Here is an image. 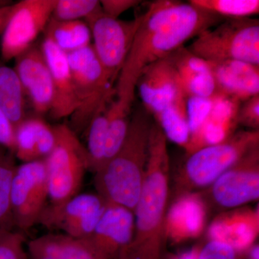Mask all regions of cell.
Segmentation results:
<instances>
[{
	"mask_svg": "<svg viewBox=\"0 0 259 259\" xmlns=\"http://www.w3.org/2000/svg\"><path fill=\"white\" fill-rule=\"evenodd\" d=\"M191 5L224 19L250 18L258 15V0H190Z\"/></svg>",
	"mask_w": 259,
	"mask_h": 259,
	"instance_id": "obj_29",
	"label": "cell"
},
{
	"mask_svg": "<svg viewBox=\"0 0 259 259\" xmlns=\"http://www.w3.org/2000/svg\"><path fill=\"white\" fill-rule=\"evenodd\" d=\"M56 0H23L13 5L2 35L1 55L4 62L15 59L35 44L45 31Z\"/></svg>",
	"mask_w": 259,
	"mask_h": 259,
	"instance_id": "obj_10",
	"label": "cell"
},
{
	"mask_svg": "<svg viewBox=\"0 0 259 259\" xmlns=\"http://www.w3.org/2000/svg\"><path fill=\"white\" fill-rule=\"evenodd\" d=\"M119 259H130L128 258H127V257L125 256V255H121L120 257V258Z\"/></svg>",
	"mask_w": 259,
	"mask_h": 259,
	"instance_id": "obj_42",
	"label": "cell"
},
{
	"mask_svg": "<svg viewBox=\"0 0 259 259\" xmlns=\"http://www.w3.org/2000/svg\"><path fill=\"white\" fill-rule=\"evenodd\" d=\"M56 141L54 127L39 116L26 117L15 127V158L23 163L45 159Z\"/></svg>",
	"mask_w": 259,
	"mask_h": 259,
	"instance_id": "obj_22",
	"label": "cell"
},
{
	"mask_svg": "<svg viewBox=\"0 0 259 259\" xmlns=\"http://www.w3.org/2000/svg\"><path fill=\"white\" fill-rule=\"evenodd\" d=\"M237 123L250 130H259V95L245 100L239 107Z\"/></svg>",
	"mask_w": 259,
	"mask_h": 259,
	"instance_id": "obj_35",
	"label": "cell"
},
{
	"mask_svg": "<svg viewBox=\"0 0 259 259\" xmlns=\"http://www.w3.org/2000/svg\"><path fill=\"white\" fill-rule=\"evenodd\" d=\"M187 49L208 62L240 61L259 66L258 19H226L199 34Z\"/></svg>",
	"mask_w": 259,
	"mask_h": 259,
	"instance_id": "obj_5",
	"label": "cell"
},
{
	"mask_svg": "<svg viewBox=\"0 0 259 259\" xmlns=\"http://www.w3.org/2000/svg\"><path fill=\"white\" fill-rule=\"evenodd\" d=\"M249 259H259V247L258 245H253L250 248Z\"/></svg>",
	"mask_w": 259,
	"mask_h": 259,
	"instance_id": "obj_41",
	"label": "cell"
},
{
	"mask_svg": "<svg viewBox=\"0 0 259 259\" xmlns=\"http://www.w3.org/2000/svg\"><path fill=\"white\" fill-rule=\"evenodd\" d=\"M15 60L14 69L34 112L39 117L49 113L54 101V84L40 46L34 44Z\"/></svg>",
	"mask_w": 259,
	"mask_h": 259,
	"instance_id": "obj_13",
	"label": "cell"
},
{
	"mask_svg": "<svg viewBox=\"0 0 259 259\" xmlns=\"http://www.w3.org/2000/svg\"><path fill=\"white\" fill-rule=\"evenodd\" d=\"M66 55L79 103L77 110L71 116L69 126L77 134L87 131L95 116L106 109L115 90L92 44Z\"/></svg>",
	"mask_w": 259,
	"mask_h": 259,
	"instance_id": "obj_6",
	"label": "cell"
},
{
	"mask_svg": "<svg viewBox=\"0 0 259 259\" xmlns=\"http://www.w3.org/2000/svg\"><path fill=\"white\" fill-rule=\"evenodd\" d=\"M102 11L97 0H56L51 19L56 21L87 20Z\"/></svg>",
	"mask_w": 259,
	"mask_h": 259,
	"instance_id": "obj_30",
	"label": "cell"
},
{
	"mask_svg": "<svg viewBox=\"0 0 259 259\" xmlns=\"http://www.w3.org/2000/svg\"><path fill=\"white\" fill-rule=\"evenodd\" d=\"M52 78L54 101L49 112L56 120L71 117L79 107L73 83L67 55L49 37H44L40 45Z\"/></svg>",
	"mask_w": 259,
	"mask_h": 259,
	"instance_id": "obj_18",
	"label": "cell"
},
{
	"mask_svg": "<svg viewBox=\"0 0 259 259\" xmlns=\"http://www.w3.org/2000/svg\"><path fill=\"white\" fill-rule=\"evenodd\" d=\"M153 116L140 107L131 116L127 135L119 151L95 174L97 194L107 203L134 212L144 182Z\"/></svg>",
	"mask_w": 259,
	"mask_h": 259,
	"instance_id": "obj_3",
	"label": "cell"
},
{
	"mask_svg": "<svg viewBox=\"0 0 259 259\" xmlns=\"http://www.w3.org/2000/svg\"><path fill=\"white\" fill-rule=\"evenodd\" d=\"M226 19L190 3L173 0L153 2L140 25L117 80V98L134 102L136 83L148 64L183 47L192 37Z\"/></svg>",
	"mask_w": 259,
	"mask_h": 259,
	"instance_id": "obj_1",
	"label": "cell"
},
{
	"mask_svg": "<svg viewBox=\"0 0 259 259\" xmlns=\"http://www.w3.org/2000/svg\"><path fill=\"white\" fill-rule=\"evenodd\" d=\"M208 187V199L221 208H236L258 200L259 146L252 148Z\"/></svg>",
	"mask_w": 259,
	"mask_h": 259,
	"instance_id": "obj_12",
	"label": "cell"
},
{
	"mask_svg": "<svg viewBox=\"0 0 259 259\" xmlns=\"http://www.w3.org/2000/svg\"><path fill=\"white\" fill-rule=\"evenodd\" d=\"M200 247L195 246L194 248L182 252L180 254L175 255L171 259H198Z\"/></svg>",
	"mask_w": 259,
	"mask_h": 259,
	"instance_id": "obj_40",
	"label": "cell"
},
{
	"mask_svg": "<svg viewBox=\"0 0 259 259\" xmlns=\"http://www.w3.org/2000/svg\"><path fill=\"white\" fill-rule=\"evenodd\" d=\"M13 5L6 7V8H0V36L3 35L5 27L9 20Z\"/></svg>",
	"mask_w": 259,
	"mask_h": 259,
	"instance_id": "obj_39",
	"label": "cell"
},
{
	"mask_svg": "<svg viewBox=\"0 0 259 259\" xmlns=\"http://www.w3.org/2000/svg\"><path fill=\"white\" fill-rule=\"evenodd\" d=\"M177 74L181 88L187 98L214 99L218 93L209 63L181 47L167 56Z\"/></svg>",
	"mask_w": 259,
	"mask_h": 259,
	"instance_id": "obj_20",
	"label": "cell"
},
{
	"mask_svg": "<svg viewBox=\"0 0 259 259\" xmlns=\"http://www.w3.org/2000/svg\"><path fill=\"white\" fill-rule=\"evenodd\" d=\"M56 145L45 158L49 199L51 204L64 202L79 194L89 170L86 147L67 124L54 126Z\"/></svg>",
	"mask_w": 259,
	"mask_h": 259,
	"instance_id": "obj_7",
	"label": "cell"
},
{
	"mask_svg": "<svg viewBox=\"0 0 259 259\" xmlns=\"http://www.w3.org/2000/svg\"><path fill=\"white\" fill-rule=\"evenodd\" d=\"M143 20V14L134 20L110 18L103 12L85 20L91 30L92 44L102 69L115 83L132 47L135 35Z\"/></svg>",
	"mask_w": 259,
	"mask_h": 259,
	"instance_id": "obj_8",
	"label": "cell"
},
{
	"mask_svg": "<svg viewBox=\"0 0 259 259\" xmlns=\"http://www.w3.org/2000/svg\"><path fill=\"white\" fill-rule=\"evenodd\" d=\"M57 259H105L87 238L61 235Z\"/></svg>",
	"mask_w": 259,
	"mask_h": 259,
	"instance_id": "obj_31",
	"label": "cell"
},
{
	"mask_svg": "<svg viewBox=\"0 0 259 259\" xmlns=\"http://www.w3.org/2000/svg\"><path fill=\"white\" fill-rule=\"evenodd\" d=\"M106 206L98 194H78L61 203L46 206L38 223L60 230L65 236L84 239L93 234Z\"/></svg>",
	"mask_w": 259,
	"mask_h": 259,
	"instance_id": "obj_11",
	"label": "cell"
},
{
	"mask_svg": "<svg viewBox=\"0 0 259 259\" xmlns=\"http://www.w3.org/2000/svg\"><path fill=\"white\" fill-rule=\"evenodd\" d=\"M236 250L220 242L209 241L199 250L198 259H236Z\"/></svg>",
	"mask_w": 259,
	"mask_h": 259,
	"instance_id": "obj_36",
	"label": "cell"
},
{
	"mask_svg": "<svg viewBox=\"0 0 259 259\" xmlns=\"http://www.w3.org/2000/svg\"><path fill=\"white\" fill-rule=\"evenodd\" d=\"M136 88L144 108L153 117L184 93L168 56L146 66L140 74Z\"/></svg>",
	"mask_w": 259,
	"mask_h": 259,
	"instance_id": "obj_15",
	"label": "cell"
},
{
	"mask_svg": "<svg viewBox=\"0 0 259 259\" xmlns=\"http://www.w3.org/2000/svg\"><path fill=\"white\" fill-rule=\"evenodd\" d=\"M133 105L132 102L117 98L105 109L107 137L105 163L115 156L125 141Z\"/></svg>",
	"mask_w": 259,
	"mask_h": 259,
	"instance_id": "obj_26",
	"label": "cell"
},
{
	"mask_svg": "<svg viewBox=\"0 0 259 259\" xmlns=\"http://www.w3.org/2000/svg\"><path fill=\"white\" fill-rule=\"evenodd\" d=\"M44 32L45 36L66 54L91 45V30L84 20L56 21L51 19Z\"/></svg>",
	"mask_w": 259,
	"mask_h": 259,
	"instance_id": "obj_25",
	"label": "cell"
},
{
	"mask_svg": "<svg viewBox=\"0 0 259 259\" xmlns=\"http://www.w3.org/2000/svg\"><path fill=\"white\" fill-rule=\"evenodd\" d=\"M49 198L45 160L17 166L10 190V209L13 226L21 233L38 223Z\"/></svg>",
	"mask_w": 259,
	"mask_h": 259,
	"instance_id": "obj_9",
	"label": "cell"
},
{
	"mask_svg": "<svg viewBox=\"0 0 259 259\" xmlns=\"http://www.w3.org/2000/svg\"><path fill=\"white\" fill-rule=\"evenodd\" d=\"M257 146L259 130H249L235 133L221 144L201 148L187 156L177 177L179 195L209 187Z\"/></svg>",
	"mask_w": 259,
	"mask_h": 259,
	"instance_id": "obj_4",
	"label": "cell"
},
{
	"mask_svg": "<svg viewBox=\"0 0 259 259\" xmlns=\"http://www.w3.org/2000/svg\"><path fill=\"white\" fill-rule=\"evenodd\" d=\"M208 63L221 96L240 102L259 95V66L240 61Z\"/></svg>",
	"mask_w": 259,
	"mask_h": 259,
	"instance_id": "obj_21",
	"label": "cell"
},
{
	"mask_svg": "<svg viewBox=\"0 0 259 259\" xmlns=\"http://www.w3.org/2000/svg\"><path fill=\"white\" fill-rule=\"evenodd\" d=\"M0 146L6 148L14 154L15 127L0 108Z\"/></svg>",
	"mask_w": 259,
	"mask_h": 259,
	"instance_id": "obj_38",
	"label": "cell"
},
{
	"mask_svg": "<svg viewBox=\"0 0 259 259\" xmlns=\"http://www.w3.org/2000/svg\"><path fill=\"white\" fill-rule=\"evenodd\" d=\"M187 97L181 93L159 113L154 120L161 127L167 140L185 148L190 137V127L187 112Z\"/></svg>",
	"mask_w": 259,
	"mask_h": 259,
	"instance_id": "obj_23",
	"label": "cell"
},
{
	"mask_svg": "<svg viewBox=\"0 0 259 259\" xmlns=\"http://www.w3.org/2000/svg\"><path fill=\"white\" fill-rule=\"evenodd\" d=\"M239 102L224 96L216 97L202 125L190 135L185 148L186 156L201 148L221 144L235 134Z\"/></svg>",
	"mask_w": 259,
	"mask_h": 259,
	"instance_id": "obj_19",
	"label": "cell"
},
{
	"mask_svg": "<svg viewBox=\"0 0 259 259\" xmlns=\"http://www.w3.org/2000/svg\"><path fill=\"white\" fill-rule=\"evenodd\" d=\"M215 98L203 99L198 98V97H190L187 99V112H188L190 135L195 132L205 120L212 108L213 101Z\"/></svg>",
	"mask_w": 259,
	"mask_h": 259,
	"instance_id": "obj_34",
	"label": "cell"
},
{
	"mask_svg": "<svg viewBox=\"0 0 259 259\" xmlns=\"http://www.w3.org/2000/svg\"><path fill=\"white\" fill-rule=\"evenodd\" d=\"M141 3L138 0H102L100 5L104 14L110 18L118 19L121 14Z\"/></svg>",
	"mask_w": 259,
	"mask_h": 259,
	"instance_id": "obj_37",
	"label": "cell"
},
{
	"mask_svg": "<svg viewBox=\"0 0 259 259\" xmlns=\"http://www.w3.org/2000/svg\"><path fill=\"white\" fill-rule=\"evenodd\" d=\"M61 235H47L29 242V259H57Z\"/></svg>",
	"mask_w": 259,
	"mask_h": 259,
	"instance_id": "obj_33",
	"label": "cell"
},
{
	"mask_svg": "<svg viewBox=\"0 0 259 259\" xmlns=\"http://www.w3.org/2000/svg\"><path fill=\"white\" fill-rule=\"evenodd\" d=\"M167 141L161 127L153 120L144 180L134 211V239L122 253L130 259H158L165 239L170 177Z\"/></svg>",
	"mask_w": 259,
	"mask_h": 259,
	"instance_id": "obj_2",
	"label": "cell"
},
{
	"mask_svg": "<svg viewBox=\"0 0 259 259\" xmlns=\"http://www.w3.org/2000/svg\"><path fill=\"white\" fill-rule=\"evenodd\" d=\"M134 212L118 204L107 203L90 238L95 249L105 259H119L134 239Z\"/></svg>",
	"mask_w": 259,
	"mask_h": 259,
	"instance_id": "obj_14",
	"label": "cell"
},
{
	"mask_svg": "<svg viewBox=\"0 0 259 259\" xmlns=\"http://www.w3.org/2000/svg\"><path fill=\"white\" fill-rule=\"evenodd\" d=\"M25 97L15 69L0 61V108L14 127L26 117Z\"/></svg>",
	"mask_w": 259,
	"mask_h": 259,
	"instance_id": "obj_24",
	"label": "cell"
},
{
	"mask_svg": "<svg viewBox=\"0 0 259 259\" xmlns=\"http://www.w3.org/2000/svg\"><path fill=\"white\" fill-rule=\"evenodd\" d=\"M206 219L207 206L204 197L193 192L181 194L167 209L165 239L180 243L197 238L204 231Z\"/></svg>",
	"mask_w": 259,
	"mask_h": 259,
	"instance_id": "obj_16",
	"label": "cell"
},
{
	"mask_svg": "<svg viewBox=\"0 0 259 259\" xmlns=\"http://www.w3.org/2000/svg\"><path fill=\"white\" fill-rule=\"evenodd\" d=\"M23 233L15 230L0 232V259H29Z\"/></svg>",
	"mask_w": 259,
	"mask_h": 259,
	"instance_id": "obj_32",
	"label": "cell"
},
{
	"mask_svg": "<svg viewBox=\"0 0 259 259\" xmlns=\"http://www.w3.org/2000/svg\"><path fill=\"white\" fill-rule=\"evenodd\" d=\"M259 233L258 209H234L217 216L209 226V241L229 245L236 253L249 250Z\"/></svg>",
	"mask_w": 259,
	"mask_h": 259,
	"instance_id": "obj_17",
	"label": "cell"
},
{
	"mask_svg": "<svg viewBox=\"0 0 259 259\" xmlns=\"http://www.w3.org/2000/svg\"><path fill=\"white\" fill-rule=\"evenodd\" d=\"M15 158L11 151L0 146V232L15 229L10 198L12 181L17 167Z\"/></svg>",
	"mask_w": 259,
	"mask_h": 259,
	"instance_id": "obj_27",
	"label": "cell"
},
{
	"mask_svg": "<svg viewBox=\"0 0 259 259\" xmlns=\"http://www.w3.org/2000/svg\"><path fill=\"white\" fill-rule=\"evenodd\" d=\"M89 170L96 173L103 166L106 156L107 120L105 110L95 116L88 129Z\"/></svg>",
	"mask_w": 259,
	"mask_h": 259,
	"instance_id": "obj_28",
	"label": "cell"
}]
</instances>
